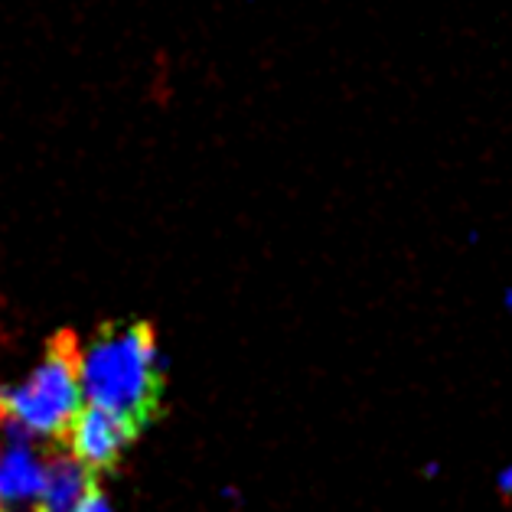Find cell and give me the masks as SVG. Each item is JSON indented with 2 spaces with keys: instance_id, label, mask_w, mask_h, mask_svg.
Here are the masks:
<instances>
[{
  "instance_id": "5",
  "label": "cell",
  "mask_w": 512,
  "mask_h": 512,
  "mask_svg": "<svg viewBox=\"0 0 512 512\" xmlns=\"http://www.w3.org/2000/svg\"><path fill=\"white\" fill-rule=\"evenodd\" d=\"M76 512H111V506H108V499L95 490V493H89L82 499V503L76 506Z\"/></svg>"
},
{
  "instance_id": "3",
  "label": "cell",
  "mask_w": 512,
  "mask_h": 512,
  "mask_svg": "<svg viewBox=\"0 0 512 512\" xmlns=\"http://www.w3.org/2000/svg\"><path fill=\"white\" fill-rule=\"evenodd\" d=\"M141 431H134L128 421L111 415L105 408H79V415L72 418L69 431L62 441L69 444V454L89 473H108L118 467L121 454L134 444V437Z\"/></svg>"
},
{
  "instance_id": "1",
  "label": "cell",
  "mask_w": 512,
  "mask_h": 512,
  "mask_svg": "<svg viewBox=\"0 0 512 512\" xmlns=\"http://www.w3.org/2000/svg\"><path fill=\"white\" fill-rule=\"evenodd\" d=\"M79 385L95 408L144 431L164 402V359L151 323H105L89 343L79 346Z\"/></svg>"
},
{
  "instance_id": "2",
  "label": "cell",
  "mask_w": 512,
  "mask_h": 512,
  "mask_svg": "<svg viewBox=\"0 0 512 512\" xmlns=\"http://www.w3.org/2000/svg\"><path fill=\"white\" fill-rule=\"evenodd\" d=\"M79 340L62 330L46 343L43 362L30 372L27 382L0 392L4 424L14 421L27 434H43L62 441L72 418L79 415Z\"/></svg>"
},
{
  "instance_id": "4",
  "label": "cell",
  "mask_w": 512,
  "mask_h": 512,
  "mask_svg": "<svg viewBox=\"0 0 512 512\" xmlns=\"http://www.w3.org/2000/svg\"><path fill=\"white\" fill-rule=\"evenodd\" d=\"M95 483V473L85 470L72 454H49L43 464V490L36 499V512H76L82 499L95 493Z\"/></svg>"
},
{
  "instance_id": "6",
  "label": "cell",
  "mask_w": 512,
  "mask_h": 512,
  "mask_svg": "<svg viewBox=\"0 0 512 512\" xmlns=\"http://www.w3.org/2000/svg\"><path fill=\"white\" fill-rule=\"evenodd\" d=\"M499 493H503V496H512V467L499 473Z\"/></svg>"
}]
</instances>
